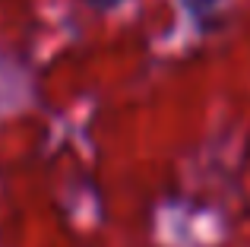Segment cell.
I'll return each instance as SVG.
<instances>
[{
  "instance_id": "cell-1",
  "label": "cell",
  "mask_w": 250,
  "mask_h": 247,
  "mask_svg": "<svg viewBox=\"0 0 250 247\" xmlns=\"http://www.w3.org/2000/svg\"><path fill=\"white\" fill-rule=\"evenodd\" d=\"M184 6H187V10L193 13L196 19H206L209 13L219 6V0H184Z\"/></svg>"
},
{
  "instance_id": "cell-2",
  "label": "cell",
  "mask_w": 250,
  "mask_h": 247,
  "mask_svg": "<svg viewBox=\"0 0 250 247\" xmlns=\"http://www.w3.org/2000/svg\"><path fill=\"white\" fill-rule=\"evenodd\" d=\"M85 6H92V10H114V6H121L124 0H83Z\"/></svg>"
}]
</instances>
